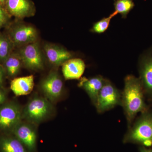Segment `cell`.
<instances>
[{
	"label": "cell",
	"instance_id": "5bb4252c",
	"mask_svg": "<svg viewBox=\"0 0 152 152\" xmlns=\"http://www.w3.org/2000/svg\"><path fill=\"white\" fill-rule=\"evenodd\" d=\"M86 69L82 59L71 58L62 65V73L66 80H78L81 77Z\"/></svg>",
	"mask_w": 152,
	"mask_h": 152
},
{
	"label": "cell",
	"instance_id": "e0dca14e",
	"mask_svg": "<svg viewBox=\"0 0 152 152\" xmlns=\"http://www.w3.org/2000/svg\"><path fill=\"white\" fill-rule=\"evenodd\" d=\"M2 64L6 75L10 78L15 77L19 73L23 65L18 53L13 52Z\"/></svg>",
	"mask_w": 152,
	"mask_h": 152
},
{
	"label": "cell",
	"instance_id": "cb8c5ba5",
	"mask_svg": "<svg viewBox=\"0 0 152 152\" xmlns=\"http://www.w3.org/2000/svg\"><path fill=\"white\" fill-rule=\"evenodd\" d=\"M140 152H152V149L150 148H147V147L142 146L140 148Z\"/></svg>",
	"mask_w": 152,
	"mask_h": 152
},
{
	"label": "cell",
	"instance_id": "277c9868",
	"mask_svg": "<svg viewBox=\"0 0 152 152\" xmlns=\"http://www.w3.org/2000/svg\"><path fill=\"white\" fill-rule=\"evenodd\" d=\"M22 108L16 102H6L0 107V133H11L23 121Z\"/></svg>",
	"mask_w": 152,
	"mask_h": 152
},
{
	"label": "cell",
	"instance_id": "5b68a950",
	"mask_svg": "<svg viewBox=\"0 0 152 152\" xmlns=\"http://www.w3.org/2000/svg\"><path fill=\"white\" fill-rule=\"evenodd\" d=\"M121 93L107 79L98 96L95 107L97 111L102 113L121 104Z\"/></svg>",
	"mask_w": 152,
	"mask_h": 152
},
{
	"label": "cell",
	"instance_id": "9a60e30c",
	"mask_svg": "<svg viewBox=\"0 0 152 152\" xmlns=\"http://www.w3.org/2000/svg\"><path fill=\"white\" fill-rule=\"evenodd\" d=\"M34 86L33 75L15 78L11 83V89L15 96H21L31 92Z\"/></svg>",
	"mask_w": 152,
	"mask_h": 152
},
{
	"label": "cell",
	"instance_id": "2e32d148",
	"mask_svg": "<svg viewBox=\"0 0 152 152\" xmlns=\"http://www.w3.org/2000/svg\"><path fill=\"white\" fill-rule=\"evenodd\" d=\"M0 152H30L10 133L0 135Z\"/></svg>",
	"mask_w": 152,
	"mask_h": 152
},
{
	"label": "cell",
	"instance_id": "4fadbf2b",
	"mask_svg": "<svg viewBox=\"0 0 152 152\" xmlns=\"http://www.w3.org/2000/svg\"><path fill=\"white\" fill-rule=\"evenodd\" d=\"M44 50L49 61L55 66L62 65L72 56L67 50L54 44H46L44 46Z\"/></svg>",
	"mask_w": 152,
	"mask_h": 152
},
{
	"label": "cell",
	"instance_id": "6da1fadb",
	"mask_svg": "<svg viewBox=\"0 0 152 152\" xmlns=\"http://www.w3.org/2000/svg\"><path fill=\"white\" fill-rule=\"evenodd\" d=\"M145 94L139 78L132 75H128L125 77L121 105L124 109L129 128L138 114L148 110L145 101Z\"/></svg>",
	"mask_w": 152,
	"mask_h": 152
},
{
	"label": "cell",
	"instance_id": "3957f363",
	"mask_svg": "<svg viewBox=\"0 0 152 152\" xmlns=\"http://www.w3.org/2000/svg\"><path fill=\"white\" fill-rule=\"evenodd\" d=\"M53 104L45 96L33 97L23 108V120L36 125L42 122L53 113Z\"/></svg>",
	"mask_w": 152,
	"mask_h": 152
},
{
	"label": "cell",
	"instance_id": "44dd1931",
	"mask_svg": "<svg viewBox=\"0 0 152 152\" xmlns=\"http://www.w3.org/2000/svg\"><path fill=\"white\" fill-rule=\"evenodd\" d=\"M10 17L6 9L0 5V29L8 24Z\"/></svg>",
	"mask_w": 152,
	"mask_h": 152
},
{
	"label": "cell",
	"instance_id": "7a4b0ae2",
	"mask_svg": "<svg viewBox=\"0 0 152 152\" xmlns=\"http://www.w3.org/2000/svg\"><path fill=\"white\" fill-rule=\"evenodd\" d=\"M125 143L140 144L142 146H152V112L141 113L129 129L124 139Z\"/></svg>",
	"mask_w": 152,
	"mask_h": 152
},
{
	"label": "cell",
	"instance_id": "8fae6325",
	"mask_svg": "<svg viewBox=\"0 0 152 152\" xmlns=\"http://www.w3.org/2000/svg\"><path fill=\"white\" fill-rule=\"evenodd\" d=\"M5 9L10 16L17 19L33 16L36 12V8L31 0H7Z\"/></svg>",
	"mask_w": 152,
	"mask_h": 152
},
{
	"label": "cell",
	"instance_id": "52a82bcc",
	"mask_svg": "<svg viewBox=\"0 0 152 152\" xmlns=\"http://www.w3.org/2000/svg\"><path fill=\"white\" fill-rule=\"evenodd\" d=\"M40 89L45 97L53 103L60 100L64 94V85L58 73L50 72L41 82Z\"/></svg>",
	"mask_w": 152,
	"mask_h": 152
},
{
	"label": "cell",
	"instance_id": "ba28073f",
	"mask_svg": "<svg viewBox=\"0 0 152 152\" xmlns=\"http://www.w3.org/2000/svg\"><path fill=\"white\" fill-rule=\"evenodd\" d=\"M23 65L27 69L39 71L44 68L42 53L37 41L22 47L18 52Z\"/></svg>",
	"mask_w": 152,
	"mask_h": 152
},
{
	"label": "cell",
	"instance_id": "9c48e42d",
	"mask_svg": "<svg viewBox=\"0 0 152 152\" xmlns=\"http://www.w3.org/2000/svg\"><path fill=\"white\" fill-rule=\"evenodd\" d=\"M36 126V125L23 120L10 133L16 137L30 152H34L37 147V135Z\"/></svg>",
	"mask_w": 152,
	"mask_h": 152
},
{
	"label": "cell",
	"instance_id": "d4e9b609",
	"mask_svg": "<svg viewBox=\"0 0 152 152\" xmlns=\"http://www.w3.org/2000/svg\"><path fill=\"white\" fill-rule=\"evenodd\" d=\"M7 0H0V5H1L5 9V6Z\"/></svg>",
	"mask_w": 152,
	"mask_h": 152
},
{
	"label": "cell",
	"instance_id": "ffe728a7",
	"mask_svg": "<svg viewBox=\"0 0 152 152\" xmlns=\"http://www.w3.org/2000/svg\"><path fill=\"white\" fill-rule=\"evenodd\" d=\"M118 14L115 11L109 17L104 18L99 21L93 24L92 28L90 30L91 32L97 34H102L104 33L108 29L110 26L111 19Z\"/></svg>",
	"mask_w": 152,
	"mask_h": 152
},
{
	"label": "cell",
	"instance_id": "30bf717a",
	"mask_svg": "<svg viewBox=\"0 0 152 152\" xmlns=\"http://www.w3.org/2000/svg\"><path fill=\"white\" fill-rule=\"evenodd\" d=\"M139 72L140 79L145 94L152 96V48L140 58Z\"/></svg>",
	"mask_w": 152,
	"mask_h": 152
},
{
	"label": "cell",
	"instance_id": "8992f818",
	"mask_svg": "<svg viewBox=\"0 0 152 152\" xmlns=\"http://www.w3.org/2000/svg\"><path fill=\"white\" fill-rule=\"evenodd\" d=\"M14 47H23L37 41V31L33 26L18 23L9 28L7 34Z\"/></svg>",
	"mask_w": 152,
	"mask_h": 152
},
{
	"label": "cell",
	"instance_id": "603a6c76",
	"mask_svg": "<svg viewBox=\"0 0 152 152\" xmlns=\"http://www.w3.org/2000/svg\"><path fill=\"white\" fill-rule=\"evenodd\" d=\"M6 75L3 66L0 64V87H3Z\"/></svg>",
	"mask_w": 152,
	"mask_h": 152
},
{
	"label": "cell",
	"instance_id": "7402d4cb",
	"mask_svg": "<svg viewBox=\"0 0 152 152\" xmlns=\"http://www.w3.org/2000/svg\"><path fill=\"white\" fill-rule=\"evenodd\" d=\"M7 99V91L3 87H0V107L5 103Z\"/></svg>",
	"mask_w": 152,
	"mask_h": 152
},
{
	"label": "cell",
	"instance_id": "ac0fdd59",
	"mask_svg": "<svg viewBox=\"0 0 152 152\" xmlns=\"http://www.w3.org/2000/svg\"><path fill=\"white\" fill-rule=\"evenodd\" d=\"M14 47L7 35L0 33V63L2 64L12 53Z\"/></svg>",
	"mask_w": 152,
	"mask_h": 152
},
{
	"label": "cell",
	"instance_id": "d6986e66",
	"mask_svg": "<svg viewBox=\"0 0 152 152\" xmlns=\"http://www.w3.org/2000/svg\"><path fill=\"white\" fill-rule=\"evenodd\" d=\"M115 11L121 14L123 18H126L128 14L134 7L133 0H115L114 4Z\"/></svg>",
	"mask_w": 152,
	"mask_h": 152
},
{
	"label": "cell",
	"instance_id": "7c38bea8",
	"mask_svg": "<svg viewBox=\"0 0 152 152\" xmlns=\"http://www.w3.org/2000/svg\"><path fill=\"white\" fill-rule=\"evenodd\" d=\"M105 81V79L100 75L95 76L89 78L84 77L81 79L78 86L85 90L95 106Z\"/></svg>",
	"mask_w": 152,
	"mask_h": 152
}]
</instances>
